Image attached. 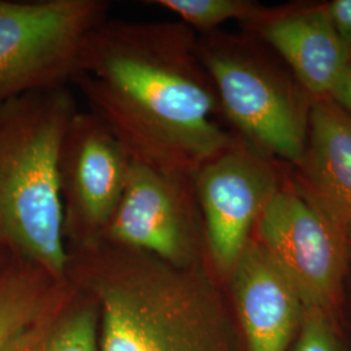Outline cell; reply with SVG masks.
<instances>
[{
  "label": "cell",
  "mask_w": 351,
  "mask_h": 351,
  "mask_svg": "<svg viewBox=\"0 0 351 351\" xmlns=\"http://www.w3.org/2000/svg\"><path fill=\"white\" fill-rule=\"evenodd\" d=\"M17 261L0 272V348L62 301L71 289L69 280H55L37 265Z\"/></svg>",
  "instance_id": "5bb4252c"
},
{
  "label": "cell",
  "mask_w": 351,
  "mask_h": 351,
  "mask_svg": "<svg viewBox=\"0 0 351 351\" xmlns=\"http://www.w3.org/2000/svg\"><path fill=\"white\" fill-rule=\"evenodd\" d=\"M197 49L220 113L237 132V139L264 156L272 154L300 165L311 101L245 39L210 33L198 40Z\"/></svg>",
  "instance_id": "277c9868"
},
{
  "label": "cell",
  "mask_w": 351,
  "mask_h": 351,
  "mask_svg": "<svg viewBox=\"0 0 351 351\" xmlns=\"http://www.w3.org/2000/svg\"><path fill=\"white\" fill-rule=\"evenodd\" d=\"M326 10L339 40L351 56V0H333L326 4Z\"/></svg>",
  "instance_id": "e0dca14e"
},
{
  "label": "cell",
  "mask_w": 351,
  "mask_h": 351,
  "mask_svg": "<svg viewBox=\"0 0 351 351\" xmlns=\"http://www.w3.org/2000/svg\"><path fill=\"white\" fill-rule=\"evenodd\" d=\"M285 59L301 88L314 99L329 98L351 56L328 17L326 5L247 23Z\"/></svg>",
  "instance_id": "8fae6325"
},
{
  "label": "cell",
  "mask_w": 351,
  "mask_h": 351,
  "mask_svg": "<svg viewBox=\"0 0 351 351\" xmlns=\"http://www.w3.org/2000/svg\"><path fill=\"white\" fill-rule=\"evenodd\" d=\"M300 167L304 194L351 237V116L330 98L313 99Z\"/></svg>",
  "instance_id": "7c38bea8"
},
{
  "label": "cell",
  "mask_w": 351,
  "mask_h": 351,
  "mask_svg": "<svg viewBox=\"0 0 351 351\" xmlns=\"http://www.w3.org/2000/svg\"><path fill=\"white\" fill-rule=\"evenodd\" d=\"M75 297L72 284L62 301L16 332L0 351H99L97 302L88 294V301Z\"/></svg>",
  "instance_id": "4fadbf2b"
},
{
  "label": "cell",
  "mask_w": 351,
  "mask_h": 351,
  "mask_svg": "<svg viewBox=\"0 0 351 351\" xmlns=\"http://www.w3.org/2000/svg\"><path fill=\"white\" fill-rule=\"evenodd\" d=\"M193 185L213 271L228 280L267 206L281 189L272 164L241 141L197 168Z\"/></svg>",
  "instance_id": "ba28073f"
},
{
  "label": "cell",
  "mask_w": 351,
  "mask_h": 351,
  "mask_svg": "<svg viewBox=\"0 0 351 351\" xmlns=\"http://www.w3.org/2000/svg\"><path fill=\"white\" fill-rule=\"evenodd\" d=\"M329 98L351 116V64L339 77Z\"/></svg>",
  "instance_id": "ac0fdd59"
},
{
  "label": "cell",
  "mask_w": 351,
  "mask_h": 351,
  "mask_svg": "<svg viewBox=\"0 0 351 351\" xmlns=\"http://www.w3.org/2000/svg\"><path fill=\"white\" fill-rule=\"evenodd\" d=\"M197 47L182 23L107 17L86 38L71 84L133 162L193 176L237 141L216 120Z\"/></svg>",
  "instance_id": "6da1fadb"
},
{
  "label": "cell",
  "mask_w": 351,
  "mask_h": 351,
  "mask_svg": "<svg viewBox=\"0 0 351 351\" xmlns=\"http://www.w3.org/2000/svg\"><path fill=\"white\" fill-rule=\"evenodd\" d=\"M293 351H339L329 315L316 307H304L300 335Z\"/></svg>",
  "instance_id": "2e32d148"
},
{
  "label": "cell",
  "mask_w": 351,
  "mask_h": 351,
  "mask_svg": "<svg viewBox=\"0 0 351 351\" xmlns=\"http://www.w3.org/2000/svg\"><path fill=\"white\" fill-rule=\"evenodd\" d=\"M132 159L98 117L77 111L59 156L64 239L75 251L101 242L125 189Z\"/></svg>",
  "instance_id": "9c48e42d"
},
{
  "label": "cell",
  "mask_w": 351,
  "mask_h": 351,
  "mask_svg": "<svg viewBox=\"0 0 351 351\" xmlns=\"http://www.w3.org/2000/svg\"><path fill=\"white\" fill-rule=\"evenodd\" d=\"M143 3L173 13L191 30L207 34L229 20L247 24L263 13L261 7L247 0H146Z\"/></svg>",
  "instance_id": "9a60e30c"
},
{
  "label": "cell",
  "mask_w": 351,
  "mask_h": 351,
  "mask_svg": "<svg viewBox=\"0 0 351 351\" xmlns=\"http://www.w3.org/2000/svg\"><path fill=\"white\" fill-rule=\"evenodd\" d=\"M101 241L176 267L203 263L204 228L193 176L132 160L123 197Z\"/></svg>",
  "instance_id": "8992f818"
},
{
  "label": "cell",
  "mask_w": 351,
  "mask_h": 351,
  "mask_svg": "<svg viewBox=\"0 0 351 351\" xmlns=\"http://www.w3.org/2000/svg\"><path fill=\"white\" fill-rule=\"evenodd\" d=\"M249 351H287L301 326L304 303L256 239L228 278Z\"/></svg>",
  "instance_id": "30bf717a"
},
{
  "label": "cell",
  "mask_w": 351,
  "mask_h": 351,
  "mask_svg": "<svg viewBox=\"0 0 351 351\" xmlns=\"http://www.w3.org/2000/svg\"><path fill=\"white\" fill-rule=\"evenodd\" d=\"M110 8L107 0H0V106L69 86L86 38Z\"/></svg>",
  "instance_id": "5b68a950"
},
{
  "label": "cell",
  "mask_w": 351,
  "mask_h": 351,
  "mask_svg": "<svg viewBox=\"0 0 351 351\" xmlns=\"http://www.w3.org/2000/svg\"><path fill=\"white\" fill-rule=\"evenodd\" d=\"M0 249H3V246H1V245H0Z\"/></svg>",
  "instance_id": "d6986e66"
},
{
  "label": "cell",
  "mask_w": 351,
  "mask_h": 351,
  "mask_svg": "<svg viewBox=\"0 0 351 351\" xmlns=\"http://www.w3.org/2000/svg\"><path fill=\"white\" fill-rule=\"evenodd\" d=\"M78 111L69 86L0 106V245L55 280H68L59 156Z\"/></svg>",
  "instance_id": "3957f363"
},
{
  "label": "cell",
  "mask_w": 351,
  "mask_h": 351,
  "mask_svg": "<svg viewBox=\"0 0 351 351\" xmlns=\"http://www.w3.org/2000/svg\"><path fill=\"white\" fill-rule=\"evenodd\" d=\"M66 276L97 302L99 351H237L204 263L176 267L101 241L69 252Z\"/></svg>",
  "instance_id": "7a4b0ae2"
},
{
  "label": "cell",
  "mask_w": 351,
  "mask_h": 351,
  "mask_svg": "<svg viewBox=\"0 0 351 351\" xmlns=\"http://www.w3.org/2000/svg\"><path fill=\"white\" fill-rule=\"evenodd\" d=\"M252 237L297 289L306 307L330 316L349 258V237L304 193L281 188Z\"/></svg>",
  "instance_id": "52a82bcc"
}]
</instances>
